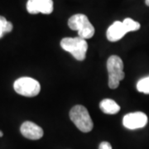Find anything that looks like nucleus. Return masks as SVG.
Wrapping results in <instances>:
<instances>
[{"label": "nucleus", "instance_id": "9d476101", "mask_svg": "<svg viewBox=\"0 0 149 149\" xmlns=\"http://www.w3.org/2000/svg\"><path fill=\"white\" fill-rule=\"evenodd\" d=\"M100 108L103 113L107 114H115L120 110V106L114 100L110 99L103 100L100 104Z\"/></svg>", "mask_w": 149, "mask_h": 149}, {"label": "nucleus", "instance_id": "9b49d317", "mask_svg": "<svg viewBox=\"0 0 149 149\" xmlns=\"http://www.w3.org/2000/svg\"><path fill=\"white\" fill-rule=\"evenodd\" d=\"M123 24L125 27L126 32H134V31H138L139 29H140V23L138 22L134 21L131 18H125L123 21Z\"/></svg>", "mask_w": 149, "mask_h": 149}, {"label": "nucleus", "instance_id": "4468645a", "mask_svg": "<svg viewBox=\"0 0 149 149\" xmlns=\"http://www.w3.org/2000/svg\"><path fill=\"white\" fill-rule=\"evenodd\" d=\"M99 149H112V146L108 142H102L99 146Z\"/></svg>", "mask_w": 149, "mask_h": 149}, {"label": "nucleus", "instance_id": "f8f14e48", "mask_svg": "<svg viewBox=\"0 0 149 149\" xmlns=\"http://www.w3.org/2000/svg\"><path fill=\"white\" fill-rule=\"evenodd\" d=\"M137 90L144 94H149V76L143 78L137 84Z\"/></svg>", "mask_w": 149, "mask_h": 149}, {"label": "nucleus", "instance_id": "0eeeda50", "mask_svg": "<svg viewBox=\"0 0 149 149\" xmlns=\"http://www.w3.org/2000/svg\"><path fill=\"white\" fill-rule=\"evenodd\" d=\"M52 0H28L27 3V10L31 14H50L53 12Z\"/></svg>", "mask_w": 149, "mask_h": 149}, {"label": "nucleus", "instance_id": "6e6552de", "mask_svg": "<svg viewBox=\"0 0 149 149\" xmlns=\"http://www.w3.org/2000/svg\"><path fill=\"white\" fill-rule=\"evenodd\" d=\"M20 131L23 137L30 140H38L43 136V129L34 123L26 121L21 125Z\"/></svg>", "mask_w": 149, "mask_h": 149}, {"label": "nucleus", "instance_id": "f257e3e1", "mask_svg": "<svg viewBox=\"0 0 149 149\" xmlns=\"http://www.w3.org/2000/svg\"><path fill=\"white\" fill-rule=\"evenodd\" d=\"M70 118L83 133H89L93 129L94 123L87 109L83 105H75L70 111Z\"/></svg>", "mask_w": 149, "mask_h": 149}, {"label": "nucleus", "instance_id": "f3484780", "mask_svg": "<svg viewBox=\"0 0 149 149\" xmlns=\"http://www.w3.org/2000/svg\"><path fill=\"white\" fill-rule=\"evenodd\" d=\"M3 132L0 131V137H3Z\"/></svg>", "mask_w": 149, "mask_h": 149}, {"label": "nucleus", "instance_id": "423d86ee", "mask_svg": "<svg viewBox=\"0 0 149 149\" xmlns=\"http://www.w3.org/2000/svg\"><path fill=\"white\" fill-rule=\"evenodd\" d=\"M148 123V116L143 112H135L126 114L123 119V124L128 129H138L145 127Z\"/></svg>", "mask_w": 149, "mask_h": 149}, {"label": "nucleus", "instance_id": "1a4fd4ad", "mask_svg": "<svg viewBox=\"0 0 149 149\" xmlns=\"http://www.w3.org/2000/svg\"><path fill=\"white\" fill-rule=\"evenodd\" d=\"M126 33H128V32L125 30V27L123 24V22L116 21L108 28L106 36L109 42H114L119 41Z\"/></svg>", "mask_w": 149, "mask_h": 149}, {"label": "nucleus", "instance_id": "39448f33", "mask_svg": "<svg viewBox=\"0 0 149 149\" xmlns=\"http://www.w3.org/2000/svg\"><path fill=\"white\" fill-rule=\"evenodd\" d=\"M14 91L17 94L26 97H35L41 91L39 82L31 77H21L13 84Z\"/></svg>", "mask_w": 149, "mask_h": 149}, {"label": "nucleus", "instance_id": "ddd939ff", "mask_svg": "<svg viewBox=\"0 0 149 149\" xmlns=\"http://www.w3.org/2000/svg\"><path fill=\"white\" fill-rule=\"evenodd\" d=\"M8 21L6 20L4 17L0 16V38L4 36L6 34V25H7Z\"/></svg>", "mask_w": 149, "mask_h": 149}, {"label": "nucleus", "instance_id": "7ed1b4c3", "mask_svg": "<svg viewBox=\"0 0 149 149\" xmlns=\"http://www.w3.org/2000/svg\"><path fill=\"white\" fill-rule=\"evenodd\" d=\"M68 26L70 29L78 32V37L83 39H90L95 34V27L85 14H74L68 20Z\"/></svg>", "mask_w": 149, "mask_h": 149}, {"label": "nucleus", "instance_id": "20e7f679", "mask_svg": "<svg viewBox=\"0 0 149 149\" xmlns=\"http://www.w3.org/2000/svg\"><path fill=\"white\" fill-rule=\"evenodd\" d=\"M107 70L109 73V86L110 89H116L124 78L123 62L118 56H111L107 61Z\"/></svg>", "mask_w": 149, "mask_h": 149}, {"label": "nucleus", "instance_id": "2eb2a0df", "mask_svg": "<svg viewBox=\"0 0 149 149\" xmlns=\"http://www.w3.org/2000/svg\"><path fill=\"white\" fill-rule=\"evenodd\" d=\"M13 23L11 22H7V25H6V33H8L10 32L12 30H13Z\"/></svg>", "mask_w": 149, "mask_h": 149}, {"label": "nucleus", "instance_id": "dca6fc26", "mask_svg": "<svg viewBox=\"0 0 149 149\" xmlns=\"http://www.w3.org/2000/svg\"><path fill=\"white\" fill-rule=\"evenodd\" d=\"M145 3H146V4H147V5L149 6V0H146V1H145Z\"/></svg>", "mask_w": 149, "mask_h": 149}, {"label": "nucleus", "instance_id": "f03ea898", "mask_svg": "<svg viewBox=\"0 0 149 149\" xmlns=\"http://www.w3.org/2000/svg\"><path fill=\"white\" fill-rule=\"evenodd\" d=\"M61 47L71 54L77 61H83L86 56L88 44L85 39L80 37H65L61 41Z\"/></svg>", "mask_w": 149, "mask_h": 149}]
</instances>
